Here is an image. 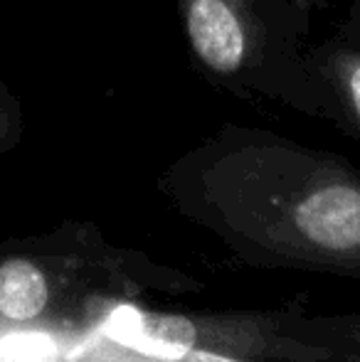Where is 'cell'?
I'll return each instance as SVG.
<instances>
[{
	"label": "cell",
	"instance_id": "obj_6",
	"mask_svg": "<svg viewBox=\"0 0 360 362\" xmlns=\"http://www.w3.org/2000/svg\"><path fill=\"white\" fill-rule=\"evenodd\" d=\"M52 343L42 335H5L0 338V362H50Z\"/></svg>",
	"mask_w": 360,
	"mask_h": 362
},
{
	"label": "cell",
	"instance_id": "obj_2",
	"mask_svg": "<svg viewBox=\"0 0 360 362\" xmlns=\"http://www.w3.org/2000/svg\"><path fill=\"white\" fill-rule=\"evenodd\" d=\"M294 224L321 249L360 247V185L346 177H326L298 202Z\"/></svg>",
	"mask_w": 360,
	"mask_h": 362
},
{
	"label": "cell",
	"instance_id": "obj_4",
	"mask_svg": "<svg viewBox=\"0 0 360 362\" xmlns=\"http://www.w3.org/2000/svg\"><path fill=\"white\" fill-rule=\"evenodd\" d=\"M47 305V281L30 262H8L0 267V313L10 320H33Z\"/></svg>",
	"mask_w": 360,
	"mask_h": 362
},
{
	"label": "cell",
	"instance_id": "obj_5",
	"mask_svg": "<svg viewBox=\"0 0 360 362\" xmlns=\"http://www.w3.org/2000/svg\"><path fill=\"white\" fill-rule=\"evenodd\" d=\"M331 79L360 124V52H338L331 59Z\"/></svg>",
	"mask_w": 360,
	"mask_h": 362
},
{
	"label": "cell",
	"instance_id": "obj_7",
	"mask_svg": "<svg viewBox=\"0 0 360 362\" xmlns=\"http://www.w3.org/2000/svg\"><path fill=\"white\" fill-rule=\"evenodd\" d=\"M294 5H296L301 13H308V8H311V0H291Z\"/></svg>",
	"mask_w": 360,
	"mask_h": 362
},
{
	"label": "cell",
	"instance_id": "obj_3",
	"mask_svg": "<svg viewBox=\"0 0 360 362\" xmlns=\"http://www.w3.org/2000/svg\"><path fill=\"white\" fill-rule=\"evenodd\" d=\"M111 335L134 350L153 358L178 360L192 348L195 330L187 320L173 315H151L124 308L111 318Z\"/></svg>",
	"mask_w": 360,
	"mask_h": 362
},
{
	"label": "cell",
	"instance_id": "obj_1",
	"mask_svg": "<svg viewBox=\"0 0 360 362\" xmlns=\"http://www.w3.org/2000/svg\"><path fill=\"white\" fill-rule=\"evenodd\" d=\"M195 57L210 72L232 76L255 64L267 33L252 0H178Z\"/></svg>",
	"mask_w": 360,
	"mask_h": 362
}]
</instances>
